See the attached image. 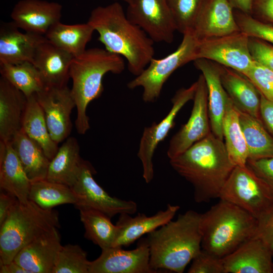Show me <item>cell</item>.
<instances>
[{
    "label": "cell",
    "instance_id": "60d3db41",
    "mask_svg": "<svg viewBox=\"0 0 273 273\" xmlns=\"http://www.w3.org/2000/svg\"><path fill=\"white\" fill-rule=\"evenodd\" d=\"M248 48L254 62L273 71V46L261 39L249 36Z\"/></svg>",
    "mask_w": 273,
    "mask_h": 273
},
{
    "label": "cell",
    "instance_id": "e0dca14e",
    "mask_svg": "<svg viewBox=\"0 0 273 273\" xmlns=\"http://www.w3.org/2000/svg\"><path fill=\"white\" fill-rule=\"evenodd\" d=\"M61 247L60 234L53 228L23 247L13 260L30 273H53Z\"/></svg>",
    "mask_w": 273,
    "mask_h": 273
},
{
    "label": "cell",
    "instance_id": "9c48e42d",
    "mask_svg": "<svg viewBox=\"0 0 273 273\" xmlns=\"http://www.w3.org/2000/svg\"><path fill=\"white\" fill-rule=\"evenodd\" d=\"M96 173L91 164L83 160L77 179L71 187L76 198V208L95 209L111 218L136 212L138 205L134 201L122 200L107 193L94 179Z\"/></svg>",
    "mask_w": 273,
    "mask_h": 273
},
{
    "label": "cell",
    "instance_id": "ac0fdd59",
    "mask_svg": "<svg viewBox=\"0 0 273 273\" xmlns=\"http://www.w3.org/2000/svg\"><path fill=\"white\" fill-rule=\"evenodd\" d=\"M272 258L266 244L254 237L222 259L224 273H273Z\"/></svg>",
    "mask_w": 273,
    "mask_h": 273
},
{
    "label": "cell",
    "instance_id": "30bf717a",
    "mask_svg": "<svg viewBox=\"0 0 273 273\" xmlns=\"http://www.w3.org/2000/svg\"><path fill=\"white\" fill-rule=\"evenodd\" d=\"M197 86L196 81L188 88L179 89L171 99L172 107L167 115L159 123H154L144 128L138 156L142 164L143 177L146 183H150L154 177L153 158L155 150L173 127L179 111L188 102L193 100Z\"/></svg>",
    "mask_w": 273,
    "mask_h": 273
},
{
    "label": "cell",
    "instance_id": "b9f144b4",
    "mask_svg": "<svg viewBox=\"0 0 273 273\" xmlns=\"http://www.w3.org/2000/svg\"><path fill=\"white\" fill-rule=\"evenodd\" d=\"M255 237L262 240L273 256V203L258 218Z\"/></svg>",
    "mask_w": 273,
    "mask_h": 273
},
{
    "label": "cell",
    "instance_id": "8992f818",
    "mask_svg": "<svg viewBox=\"0 0 273 273\" xmlns=\"http://www.w3.org/2000/svg\"><path fill=\"white\" fill-rule=\"evenodd\" d=\"M58 213L28 200H18L0 225V264L13 261L25 246L53 228L60 227Z\"/></svg>",
    "mask_w": 273,
    "mask_h": 273
},
{
    "label": "cell",
    "instance_id": "d4e9b609",
    "mask_svg": "<svg viewBox=\"0 0 273 273\" xmlns=\"http://www.w3.org/2000/svg\"><path fill=\"white\" fill-rule=\"evenodd\" d=\"M27 98L1 76L0 78V141L10 142L21 129Z\"/></svg>",
    "mask_w": 273,
    "mask_h": 273
},
{
    "label": "cell",
    "instance_id": "3957f363",
    "mask_svg": "<svg viewBox=\"0 0 273 273\" xmlns=\"http://www.w3.org/2000/svg\"><path fill=\"white\" fill-rule=\"evenodd\" d=\"M201 214L189 210L148 234L151 267L183 273L202 249Z\"/></svg>",
    "mask_w": 273,
    "mask_h": 273
},
{
    "label": "cell",
    "instance_id": "bcb514c9",
    "mask_svg": "<svg viewBox=\"0 0 273 273\" xmlns=\"http://www.w3.org/2000/svg\"><path fill=\"white\" fill-rule=\"evenodd\" d=\"M18 199L12 194L1 190L0 194V225H2Z\"/></svg>",
    "mask_w": 273,
    "mask_h": 273
},
{
    "label": "cell",
    "instance_id": "f6af8a7d",
    "mask_svg": "<svg viewBox=\"0 0 273 273\" xmlns=\"http://www.w3.org/2000/svg\"><path fill=\"white\" fill-rule=\"evenodd\" d=\"M260 114L265 127L273 135V101L260 94Z\"/></svg>",
    "mask_w": 273,
    "mask_h": 273
},
{
    "label": "cell",
    "instance_id": "ab89813d",
    "mask_svg": "<svg viewBox=\"0 0 273 273\" xmlns=\"http://www.w3.org/2000/svg\"><path fill=\"white\" fill-rule=\"evenodd\" d=\"M191 262L189 273H224L222 258L202 249Z\"/></svg>",
    "mask_w": 273,
    "mask_h": 273
},
{
    "label": "cell",
    "instance_id": "9a60e30c",
    "mask_svg": "<svg viewBox=\"0 0 273 273\" xmlns=\"http://www.w3.org/2000/svg\"><path fill=\"white\" fill-rule=\"evenodd\" d=\"M150 249L146 238L137 247L125 250L119 247L102 249L100 256L90 261L89 273H157L150 263Z\"/></svg>",
    "mask_w": 273,
    "mask_h": 273
},
{
    "label": "cell",
    "instance_id": "6da1fadb",
    "mask_svg": "<svg viewBox=\"0 0 273 273\" xmlns=\"http://www.w3.org/2000/svg\"><path fill=\"white\" fill-rule=\"evenodd\" d=\"M172 168L194 188L197 203L219 198L235 166L223 140L212 132L179 156L169 159Z\"/></svg>",
    "mask_w": 273,
    "mask_h": 273
},
{
    "label": "cell",
    "instance_id": "74e56055",
    "mask_svg": "<svg viewBox=\"0 0 273 273\" xmlns=\"http://www.w3.org/2000/svg\"><path fill=\"white\" fill-rule=\"evenodd\" d=\"M234 13L241 31L248 36L258 38L273 44V25L262 22L250 15L237 10Z\"/></svg>",
    "mask_w": 273,
    "mask_h": 273
},
{
    "label": "cell",
    "instance_id": "7bdbcfd3",
    "mask_svg": "<svg viewBox=\"0 0 273 273\" xmlns=\"http://www.w3.org/2000/svg\"><path fill=\"white\" fill-rule=\"evenodd\" d=\"M246 165L273 191V158L248 159Z\"/></svg>",
    "mask_w": 273,
    "mask_h": 273
},
{
    "label": "cell",
    "instance_id": "52a82bcc",
    "mask_svg": "<svg viewBox=\"0 0 273 273\" xmlns=\"http://www.w3.org/2000/svg\"><path fill=\"white\" fill-rule=\"evenodd\" d=\"M177 49L165 57L153 58L145 69L127 84L133 89L143 88L142 98L146 103L156 101L160 97L163 86L177 69L196 60L199 40L191 31L183 34Z\"/></svg>",
    "mask_w": 273,
    "mask_h": 273
},
{
    "label": "cell",
    "instance_id": "f546056e",
    "mask_svg": "<svg viewBox=\"0 0 273 273\" xmlns=\"http://www.w3.org/2000/svg\"><path fill=\"white\" fill-rule=\"evenodd\" d=\"M26 98L21 129L41 147L51 160L58 150V145L51 136L44 113L35 94Z\"/></svg>",
    "mask_w": 273,
    "mask_h": 273
},
{
    "label": "cell",
    "instance_id": "e575fe53",
    "mask_svg": "<svg viewBox=\"0 0 273 273\" xmlns=\"http://www.w3.org/2000/svg\"><path fill=\"white\" fill-rule=\"evenodd\" d=\"M28 199L44 209L64 204L74 205L76 202L71 187L47 179L31 182Z\"/></svg>",
    "mask_w": 273,
    "mask_h": 273
},
{
    "label": "cell",
    "instance_id": "5b68a950",
    "mask_svg": "<svg viewBox=\"0 0 273 273\" xmlns=\"http://www.w3.org/2000/svg\"><path fill=\"white\" fill-rule=\"evenodd\" d=\"M201 214L202 249L222 258L255 236L256 217L228 201L219 199Z\"/></svg>",
    "mask_w": 273,
    "mask_h": 273
},
{
    "label": "cell",
    "instance_id": "f1b7e54d",
    "mask_svg": "<svg viewBox=\"0 0 273 273\" xmlns=\"http://www.w3.org/2000/svg\"><path fill=\"white\" fill-rule=\"evenodd\" d=\"M94 31L87 22L68 25L59 21L50 27L44 36L52 44L75 57L86 50Z\"/></svg>",
    "mask_w": 273,
    "mask_h": 273
},
{
    "label": "cell",
    "instance_id": "8fae6325",
    "mask_svg": "<svg viewBox=\"0 0 273 273\" xmlns=\"http://www.w3.org/2000/svg\"><path fill=\"white\" fill-rule=\"evenodd\" d=\"M248 39L241 31L199 40L196 59H206L244 74L255 63L249 52Z\"/></svg>",
    "mask_w": 273,
    "mask_h": 273
},
{
    "label": "cell",
    "instance_id": "7dc6e473",
    "mask_svg": "<svg viewBox=\"0 0 273 273\" xmlns=\"http://www.w3.org/2000/svg\"><path fill=\"white\" fill-rule=\"evenodd\" d=\"M229 1L234 9L251 15L253 0H229Z\"/></svg>",
    "mask_w": 273,
    "mask_h": 273
},
{
    "label": "cell",
    "instance_id": "c3c4849f",
    "mask_svg": "<svg viewBox=\"0 0 273 273\" xmlns=\"http://www.w3.org/2000/svg\"><path fill=\"white\" fill-rule=\"evenodd\" d=\"M1 273H30L14 260L6 263L0 264Z\"/></svg>",
    "mask_w": 273,
    "mask_h": 273
},
{
    "label": "cell",
    "instance_id": "1f68e13d",
    "mask_svg": "<svg viewBox=\"0 0 273 273\" xmlns=\"http://www.w3.org/2000/svg\"><path fill=\"white\" fill-rule=\"evenodd\" d=\"M223 138L229 156L236 166H245L248 159V151L242 131L237 109L230 99L222 122Z\"/></svg>",
    "mask_w": 273,
    "mask_h": 273
},
{
    "label": "cell",
    "instance_id": "83f0119b",
    "mask_svg": "<svg viewBox=\"0 0 273 273\" xmlns=\"http://www.w3.org/2000/svg\"><path fill=\"white\" fill-rule=\"evenodd\" d=\"M10 142L31 181L46 179L50 160L41 147L22 129Z\"/></svg>",
    "mask_w": 273,
    "mask_h": 273
},
{
    "label": "cell",
    "instance_id": "681fc988",
    "mask_svg": "<svg viewBox=\"0 0 273 273\" xmlns=\"http://www.w3.org/2000/svg\"><path fill=\"white\" fill-rule=\"evenodd\" d=\"M113 1H115V2H118V1H123V2H124L128 4V3H129L130 2V1L131 0H113Z\"/></svg>",
    "mask_w": 273,
    "mask_h": 273
},
{
    "label": "cell",
    "instance_id": "5bb4252c",
    "mask_svg": "<svg viewBox=\"0 0 273 273\" xmlns=\"http://www.w3.org/2000/svg\"><path fill=\"white\" fill-rule=\"evenodd\" d=\"M35 95L51 136L58 145L69 137L72 130L71 114L76 105L71 89L67 85L45 87Z\"/></svg>",
    "mask_w": 273,
    "mask_h": 273
},
{
    "label": "cell",
    "instance_id": "836d02e7",
    "mask_svg": "<svg viewBox=\"0 0 273 273\" xmlns=\"http://www.w3.org/2000/svg\"><path fill=\"white\" fill-rule=\"evenodd\" d=\"M0 73L26 98L45 88L38 70L31 62L0 64Z\"/></svg>",
    "mask_w": 273,
    "mask_h": 273
},
{
    "label": "cell",
    "instance_id": "7c38bea8",
    "mask_svg": "<svg viewBox=\"0 0 273 273\" xmlns=\"http://www.w3.org/2000/svg\"><path fill=\"white\" fill-rule=\"evenodd\" d=\"M126 14L154 42H173L176 28L166 0H131Z\"/></svg>",
    "mask_w": 273,
    "mask_h": 273
},
{
    "label": "cell",
    "instance_id": "ee69618b",
    "mask_svg": "<svg viewBox=\"0 0 273 273\" xmlns=\"http://www.w3.org/2000/svg\"><path fill=\"white\" fill-rule=\"evenodd\" d=\"M251 16L273 25V0H253Z\"/></svg>",
    "mask_w": 273,
    "mask_h": 273
},
{
    "label": "cell",
    "instance_id": "ffe728a7",
    "mask_svg": "<svg viewBox=\"0 0 273 273\" xmlns=\"http://www.w3.org/2000/svg\"><path fill=\"white\" fill-rule=\"evenodd\" d=\"M229 0H209L192 31L199 40L241 31Z\"/></svg>",
    "mask_w": 273,
    "mask_h": 273
},
{
    "label": "cell",
    "instance_id": "4fadbf2b",
    "mask_svg": "<svg viewBox=\"0 0 273 273\" xmlns=\"http://www.w3.org/2000/svg\"><path fill=\"white\" fill-rule=\"evenodd\" d=\"M196 81L197 86L190 117L170 140L166 152L169 159L181 154L211 132L208 108V89L202 74Z\"/></svg>",
    "mask_w": 273,
    "mask_h": 273
},
{
    "label": "cell",
    "instance_id": "d6a6232c",
    "mask_svg": "<svg viewBox=\"0 0 273 273\" xmlns=\"http://www.w3.org/2000/svg\"><path fill=\"white\" fill-rule=\"evenodd\" d=\"M80 220L85 229L84 237L102 249L112 247L118 233V226L105 213L93 209H81Z\"/></svg>",
    "mask_w": 273,
    "mask_h": 273
},
{
    "label": "cell",
    "instance_id": "8d00e7d4",
    "mask_svg": "<svg viewBox=\"0 0 273 273\" xmlns=\"http://www.w3.org/2000/svg\"><path fill=\"white\" fill-rule=\"evenodd\" d=\"M89 263L86 252L80 246H62L53 273H89Z\"/></svg>",
    "mask_w": 273,
    "mask_h": 273
},
{
    "label": "cell",
    "instance_id": "f35d334b",
    "mask_svg": "<svg viewBox=\"0 0 273 273\" xmlns=\"http://www.w3.org/2000/svg\"><path fill=\"white\" fill-rule=\"evenodd\" d=\"M256 87L260 93L273 101V71L255 62L244 74Z\"/></svg>",
    "mask_w": 273,
    "mask_h": 273
},
{
    "label": "cell",
    "instance_id": "d6986e66",
    "mask_svg": "<svg viewBox=\"0 0 273 273\" xmlns=\"http://www.w3.org/2000/svg\"><path fill=\"white\" fill-rule=\"evenodd\" d=\"M194 64L201 71L206 83L208 114L211 132L216 136L223 140V118L230 98L221 82L222 66L212 61L202 58L195 60Z\"/></svg>",
    "mask_w": 273,
    "mask_h": 273
},
{
    "label": "cell",
    "instance_id": "2e32d148",
    "mask_svg": "<svg viewBox=\"0 0 273 273\" xmlns=\"http://www.w3.org/2000/svg\"><path fill=\"white\" fill-rule=\"evenodd\" d=\"M62 6L44 0H20L11 13L12 21L25 32L44 35L50 27L60 21Z\"/></svg>",
    "mask_w": 273,
    "mask_h": 273
},
{
    "label": "cell",
    "instance_id": "d590c367",
    "mask_svg": "<svg viewBox=\"0 0 273 273\" xmlns=\"http://www.w3.org/2000/svg\"><path fill=\"white\" fill-rule=\"evenodd\" d=\"M209 0H166L176 31L184 34L192 31Z\"/></svg>",
    "mask_w": 273,
    "mask_h": 273
},
{
    "label": "cell",
    "instance_id": "44dd1931",
    "mask_svg": "<svg viewBox=\"0 0 273 273\" xmlns=\"http://www.w3.org/2000/svg\"><path fill=\"white\" fill-rule=\"evenodd\" d=\"M46 39L44 35L22 32L13 22L0 24V64L32 63L38 46Z\"/></svg>",
    "mask_w": 273,
    "mask_h": 273
},
{
    "label": "cell",
    "instance_id": "cb8c5ba5",
    "mask_svg": "<svg viewBox=\"0 0 273 273\" xmlns=\"http://www.w3.org/2000/svg\"><path fill=\"white\" fill-rule=\"evenodd\" d=\"M31 184L11 142L0 141L1 190L25 203L29 200Z\"/></svg>",
    "mask_w": 273,
    "mask_h": 273
},
{
    "label": "cell",
    "instance_id": "484cf974",
    "mask_svg": "<svg viewBox=\"0 0 273 273\" xmlns=\"http://www.w3.org/2000/svg\"><path fill=\"white\" fill-rule=\"evenodd\" d=\"M221 80L224 88L237 109L261 120L260 93L245 75L222 66Z\"/></svg>",
    "mask_w": 273,
    "mask_h": 273
},
{
    "label": "cell",
    "instance_id": "ba28073f",
    "mask_svg": "<svg viewBox=\"0 0 273 273\" xmlns=\"http://www.w3.org/2000/svg\"><path fill=\"white\" fill-rule=\"evenodd\" d=\"M219 199L235 204L257 218L273 203V191L247 165L236 166Z\"/></svg>",
    "mask_w": 273,
    "mask_h": 273
},
{
    "label": "cell",
    "instance_id": "277c9868",
    "mask_svg": "<svg viewBox=\"0 0 273 273\" xmlns=\"http://www.w3.org/2000/svg\"><path fill=\"white\" fill-rule=\"evenodd\" d=\"M125 66L123 57L105 49H87L73 58L70 67L71 92L77 109L75 126L79 134H85L90 128L87 107L102 95L104 75L109 72L120 74Z\"/></svg>",
    "mask_w": 273,
    "mask_h": 273
},
{
    "label": "cell",
    "instance_id": "7402d4cb",
    "mask_svg": "<svg viewBox=\"0 0 273 273\" xmlns=\"http://www.w3.org/2000/svg\"><path fill=\"white\" fill-rule=\"evenodd\" d=\"M73 58L46 38L36 49L32 63L38 70L45 87H63L67 85Z\"/></svg>",
    "mask_w": 273,
    "mask_h": 273
},
{
    "label": "cell",
    "instance_id": "7a4b0ae2",
    "mask_svg": "<svg viewBox=\"0 0 273 273\" xmlns=\"http://www.w3.org/2000/svg\"><path fill=\"white\" fill-rule=\"evenodd\" d=\"M87 22L98 32L106 50L126 59L134 75H139L154 58V41L128 19L118 2L94 8Z\"/></svg>",
    "mask_w": 273,
    "mask_h": 273
},
{
    "label": "cell",
    "instance_id": "4dcf8cb0",
    "mask_svg": "<svg viewBox=\"0 0 273 273\" xmlns=\"http://www.w3.org/2000/svg\"><path fill=\"white\" fill-rule=\"evenodd\" d=\"M237 109L248 148V160L273 158V136L262 121Z\"/></svg>",
    "mask_w": 273,
    "mask_h": 273
},
{
    "label": "cell",
    "instance_id": "603a6c76",
    "mask_svg": "<svg viewBox=\"0 0 273 273\" xmlns=\"http://www.w3.org/2000/svg\"><path fill=\"white\" fill-rule=\"evenodd\" d=\"M180 208L178 205L168 204L166 209L160 210L148 216L139 213L134 217L130 214H120L116 224L118 233L112 247H127L145 234H148L172 220Z\"/></svg>",
    "mask_w": 273,
    "mask_h": 273
},
{
    "label": "cell",
    "instance_id": "4316f807",
    "mask_svg": "<svg viewBox=\"0 0 273 273\" xmlns=\"http://www.w3.org/2000/svg\"><path fill=\"white\" fill-rule=\"evenodd\" d=\"M82 160L77 140L68 137L50 160L46 179L71 187L77 179Z\"/></svg>",
    "mask_w": 273,
    "mask_h": 273
}]
</instances>
